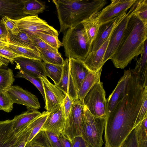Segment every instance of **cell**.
Instances as JSON below:
<instances>
[{
	"instance_id": "7",
	"label": "cell",
	"mask_w": 147,
	"mask_h": 147,
	"mask_svg": "<svg viewBox=\"0 0 147 147\" xmlns=\"http://www.w3.org/2000/svg\"><path fill=\"white\" fill-rule=\"evenodd\" d=\"M84 117V105L79 100L74 102L72 110L66 119L64 134L71 142L75 137L81 136Z\"/></svg>"
},
{
	"instance_id": "30",
	"label": "cell",
	"mask_w": 147,
	"mask_h": 147,
	"mask_svg": "<svg viewBox=\"0 0 147 147\" xmlns=\"http://www.w3.org/2000/svg\"><path fill=\"white\" fill-rule=\"evenodd\" d=\"M46 76L51 78L55 85L59 82L62 75L63 66L44 62Z\"/></svg>"
},
{
	"instance_id": "40",
	"label": "cell",
	"mask_w": 147,
	"mask_h": 147,
	"mask_svg": "<svg viewBox=\"0 0 147 147\" xmlns=\"http://www.w3.org/2000/svg\"><path fill=\"white\" fill-rule=\"evenodd\" d=\"M15 20L7 16H5L2 19L9 32L13 35H16L20 32V30Z\"/></svg>"
},
{
	"instance_id": "4",
	"label": "cell",
	"mask_w": 147,
	"mask_h": 147,
	"mask_svg": "<svg viewBox=\"0 0 147 147\" xmlns=\"http://www.w3.org/2000/svg\"><path fill=\"white\" fill-rule=\"evenodd\" d=\"M62 43L65 55L68 59L84 61L90 52L91 44L82 23L66 30Z\"/></svg>"
},
{
	"instance_id": "10",
	"label": "cell",
	"mask_w": 147,
	"mask_h": 147,
	"mask_svg": "<svg viewBox=\"0 0 147 147\" xmlns=\"http://www.w3.org/2000/svg\"><path fill=\"white\" fill-rule=\"evenodd\" d=\"M45 97L46 112L50 113L63 104L65 95L55 85L50 82L46 76H41Z\"/></svg>"
},
{
	"instance_id": "21",
	"label": "cell",
	"mask_w": 147,
	"mask_h": 147,
	"mask_svg": "<svg viewBox=\"0 0 147 147\" xmlns=\"http://www.w3.org/2000/svg\"><path fill=\"white\" fill-rule=\"evenodd\" d=\"M19 129L13 130L12 120L0 121V147H13Z\"/></svg>"
},
{
	"instance_id": "25",
	"label": "cell",
	"mask_w": 147,
	"mask_h": 147,
	"mask_svg": "<svg viewBox=\"0 0 147 147\" xmlns=\"http://www.w3.org/2000/svg\"><path fill=\"white\" fill-rule=\"evenodd\" d=\"M9 33V42L16 45L32 49L39 52L26 32L20 31L16 35H13L10 32Z\"/></svg>"
},
{
	"instance_id": "42",
	"label": "cell",
	"mask_w": 147,
	"mask_h": 147,
	"mask_svg": "<svg viewBox=\"0 0 147 147\" xmlns=\"http://www.w3.org/2000/svg\"><path fill=\"white\" fill-rule=\"evenodd\" d=\"M119 147H138L136 128L132 131Z\"/></svg>"
},
{
	"instance_id": "9",
	"label": "cell",
	"mask_w": 147,
	"mask_h": 147,
	"mask_svg": "<svg viewBox=\"0 0 147 147\" xmlns=\"http://www.w3.org/2000/svg\"><path fill=\"white\" fill-rule=\"evenodd\" d=\"M133 5L124 17L117 24L113 30L105 53L103 61V64L111 59L115 52L123 37L129 19L133 11Z\"/></svg>"
},
{
	"instance_id": "8",
	"label": "cell",
	"mask_w": 147,
	"mask_h": 147,
	"mask_svg": "<svg viewBox=\"0 0 147 147\" xmlns=\"http://www.w3.org/2000/svg\"><path fill=\"white\" fill-rule=\"evenodd\" d=\"M15 20L20 31L28 34L40 32L58 37L57 31L37 16H27Z\"/></svg>"
},
{
	"instance_id": "28",
	"label": "cell",
	"mask_w": 147,
	"mask_h": 147,
	"mask_svg": "<svg viewBox=\"0 0 147 147\" xmlns=\"http://www.w3.org/2000/svg\"><path fill=\"white\" fill-rule=\"evenodd\" d=\"M36 118L29 124L19 128L13 147H24L36 121Z\"/></svg>"
},
{
	"instance_id": "12",
	"label": "cell",
	"mask_w": 147,
	"mask_h": 147,
	"mask_svg": "<svg viewBox=\"0 0 147 147\" xmlns=\"http://www.w3.org/2000/svg\"><path fill=\"white\" fill-rule=\"evenodd\" d=\"M6 91L13 103L37 110L40 108L38 98L34 95L18 86H12Z\"/></svg>"
},
{
	"instance_id": "20",
	"label": "cell",
	"mask_w": 147,
	"mask_h": 147,
	"mask_svg": "<svg viewBox=\"0 0 147 147\" xmlns=\"http://www.w3.org/2000/svg\"><path fill=\"white\" fill-rule=\"evenodd\" d=\"M69 60V73L78 92L80 85L90 71L83 61L73 58Z\"/></svg>"
},
{
	"instance_id": "45",
	"label": "cell",
	"mask_w": 147,
	"mask_h": 147,
	"mask_svg": "<svg viewBox=\"0 0 147 147\" xmlns=\"http://www.w3.org/2000/svg\"><path fill=\"white\" fill-rule=\"evenodd\" d=\"M147 96H146L143 102L140 109L136 118L133 129L138 125L144 119L147 117Z\"/></svg>"
},
{
	"instance_id": "38",
	"label": "cell",
	"mask_w": 147,
	"mask_h": 147,
	"mask_svg": "<svg viewBox=\"0 0 147 147\" xmlns=\"http://www.w3.org/2000/svg\"><path fill=\"white\" fill-rule=\"evenodd\" d=\"M28 142L33 147H51L44 131L41 130Z\"/></svg>"
},
{
	"instance_id": "11",
	"label": "cell",
	"mask_w": 147,
	"mask_h": 147,
	"mask_svg": "<svg viewBox=\"0 0 147 147\" xmlns=\"http://www.w3.org/2000/svg\"><path fill=\"white\" fill-rule=\"evenodd\" d=\"M136 0H112L95 15L100 24L106 22L127 11Z\"/></svg>"
},
{
	"instance_id": "2",
	"label": "cell",
	"mask_w": 147,
	"mask_h": 147,
	"mask_svg": "<svg viewBox=\"0 0 147 147\" xmlns=\"http://www.w3.org/2000/svg\"><path fill=\"white\" fill-rule=\"evenodd\" d=\"M133 11L121 42L111 59L117 68H124L134 58L140 54L147 39V25L133 13Z\"/></svg>"
},
{
	"instance_id": "43",
	"label": "cell",
	"mask_w": 147,
	"mask_h": 147,
	"mask_svg": "<svg viewBox=\"0 0 147 147\" xmlns=\"http://www.w3.org/2000/svg\"><path fill=\"white\" fill-rule=\"evenodd\" d=\"M28 35L39 51L41 50L58 51L50 46L38 37L34 35Z\"/></svg>"
},
{
	"instance_id": "27",
	"label": "cell",
	"mask_w": 147,
	"mask_h": 147,
	"mask_svg": "<svg viewBox=\"0 0 147 147\" xmlns=\"http://www.w3.org/2000/svg\"><path fill=\"white\" fill-rule=\"evenodd\" d=\"M82 24L89 40L92 44L97 34L100 24L95 15L85 20Z\"/></svg>"
},
{
	"instance_id": "44",
	"label": "cell",
	"mask_w": 147,
	"mask_h": 147,
	"mask_svg": "<svg viewBox=\"0 0 147 147\" xmlns=\"http://www.w3.org/2000/svg\"><path fill=\"white\" fill-rule=\"evenodd\" d=\"M44 131L51 147H62L59 137L52 132Z\"/></svg>"
},
{
	"instance_id": "14",
	"label": "cell",
	"mask_w": 147,
	"mask_h": 147,
	"mask_svg": "<svg viewBox=\"0 0 147 147\" xmlns=\"http://www.w3.org/2000/svg\"><path fill=\"white\" fill-rule=\"evenodd\" d=\"M127 11L106 22L100 24L96 36L91 44L90 52L96 51L108 38L117 24L124 17Z\"/></svg>"
},
{
	"instance_id": "33",
	"label": "cell",
	"mask_w": 147,
	"mask_h": 147,
	"mask_svg": "<svg viewBox=\"0 0 147 147\" xmlns=\"http://www.w3.org/2000/svg\"><path fill=\"white\" fill-rule=\"evenodd\" d=\"M133 5V13L144 24L147 25V0H136Z\"/></svg>"
},
{
	"instance_id": "52",
	"label": "cell",
	"mask_w": 147,
	"mask_h": 147,
	"mask_svg": "<svg viewBox=\"0 0 147 147\" xmlns=\"http://www.w3.org/2000/svg\"><path fill=\"white\" fill-rule=\"evenodd\" d=\"M3 63L1 60H0V67L2 66Z\"/></svg>"
},
{
	"instance_id": "31",
	"label": "cell",
	"mask_w": 147,
	"mask_h": 147,
	"mask_svg": "<svg viewBox=\"0 0 147 147\" xmlns=\"http://www.w3.org/2000/svg\"><path fill=\"white\" fill-rule=\"evenodd\" d=\"M8 47L23 57L42 60L40 53L35 50L18 46L10 42L8 43Z\"/></svg>"
},
{
	"instance_id": "16",
	"label": "cell",
	"mask_w": 147,
	"mask_h": 147,
	"mask_svg": "<svg viewBox=\"0 0 147 147\" xmlns=\"http://www.w3.org/2000/svg\"><path fill=\"white\" fill-rule=\"evenodd\" d=\"M69 59L67 58L63 65L61 78L59 83L55 85L65 95L68 94L74 102L78 100V92L69 73Z\"/></svg>"
},
{
	"instance_id": "32",
	"label": "cell",
	"mask_w": 147,
	"mask_h": 147,
	"mask_svg": "<svg viewBox=\"0 0 147 147\" xmlns=\"http://www.w3.org/2000/svg\"><path fill=\"white\" fill-rule=\"evenodd\" d=\"M14 80L12 70L0 67V90H6L12 86Z\"/></svg>"
},
{
	"instance_id": "18",
	"label": "cell",
	"mask_w": 147,
	"mask_h": 147,
	"mask_svg": "<svg viewBox=\"0 0 147 147\" xmlns=\"http://www.w3.org/2000/svg\"><path fill=\"white\" fill-rule=\"evenodd\" d=\"M113 30L100 47L96 51L90 52L83 61L85 65L90 71L96 72L102 68L104 65L103 63L104 56Z\"/></svg>"
},
{
	"instance_id": "48",
	"label": "cell",
	"mask_w": 147,
	"mask_h": 147,
	"mask_svg": "<svg viewBox=\"0 0 147 147\" xmlns=\"http://www.w3.org/2000/svg\"><path fill=\"white\" fill-rule=\"evenodd\" d=\"M72 147H92L81 136L75 137L71 142Z\"/></svg>"
},
{
	"instance_id": "41",
	"label": "cell",
	"mask_w": 147,
	"mask_h": 147,
	"mask_svg": "<svg viewBox=\"0 0 147 147\" xmlns=\"http://www.w3.org/2000/svg\"><path fill=\"white\" fill-rule=\"evenodd\" d=\"M0 57L7 59L12 64L13 63L15 59L22 57L7 47H0Z\"/></svg>"
},
{
	"instance_id": "23",
	"label": "cell",
	"mask_w": 147,
	"mask_h": 147,
	"mask_svg": "<svg viewBox=\"0 0 147 147\" xmlns=\"http://www.w3.org/2000/svg\"><path fill=\"white\" fill-rule=\"evenodd\" d=\"M102 70L101 68L95 72L90 71L79 87L78 97L82 105H84L83 101L87 94L96 83L100 81Z\"/></svg>"
},
{
	"instance_id": "29",
	"label": "cell",
	"mask_w": 147,
	"mask_h": 147,
	"mask_svg": "<svg viewBox=\"0 0 147 147\" xmlns=\"http://www.w3.org/2000/svg\"><path fill=\"white\" fill-rule=\"evenodd\" d=\"M39 52L42 60L44 62L63 66L64 60L58 51L41 50Z\"/></svg>"
},
{
	"instance_id": "19",
	"label": "cell",
	"mask_w": 147,
	"mask_h": 147,
	"mask_svg": "<svg viewBox=\"0 0 147 147\" xmlns=\"http://www.w3.org/2000/svg\"><path fill=\"white\" fill-rule=\"evenodd\" d=\"M131 69L124 71L123 76L119 80L114 90L107 101V115L109 114L117 102L121 98L125 91Z\"/></svg>"
},
{
	"instance_id": "22",
	"label": "cell",
	"mask_w": 147,
	"mask_h": 147,
	"mask_svg": "<svg viewBox=\"0 0 147 147\" xmlns=\"http://www.w3.org/2000/svg\"><path fill=\"white\" fill-rule=\"evenodd\" d=\"M140 58L137 61L135 68L132 69L139 84L147 86V39L145 41Z\"/></svg>"
},
{
	"instance_id": "51",
	"label": "cell",
	"mask_w": 147,
	"mask_h": 147,
	"mask_svg": "<svg viewBox=\"0 0 147 147\" xmlns=\"http://www.w3.org/2000/svg\"><path fill=\"white\" fill-rule=\"evenodd\" d=\"M24 147H33L29 143L27 142L26 144Z\"/></svg>"
},
{
	"instance_id": "37",
	"label": "cell",
	"mask_w": 147,
	"mask_h": 147,
	"mask_svg": "<svg viewBox=\"0 0 147 147\" xmlns=\"http://www.w3.org/2000/svg\"><path fill=\"white\" fill-rule=\"evenodd\" d=\"M49 114V113L44 111L36 118L35 123L32 129L27 142L30 141L40 131Z\"/></svg>"
},
{
	"instance_id": "3",
	"label": "cell",
	"mask_w": 147,
	"mask_h": 147,
	"mask_svg": "<svg viewBox=\"0 0 147 147\" xmlns=\"http://www.w3.org/2000/svg\"><path fill=\"white\" fill-rule=\"evenodd\" d=\"M59 20V33L76 26L99 12L106 0H54Z\"/></svg>"
},
{
	"instance_id": "47",
	"label": "cell",
	"mask_w": 147,
	"mask_h": 147,
	"mask_svg": "<svg viewBox=\"0 0 147 147\" xmlns=\"http://www.w3.org/2000/svg\"><path fill=\"white\" fill-rule=\"evenodd\" d=\"M9 32L2 21H0V40L9 42Z\"/></svg>"
},
{
	"instance_id": "46",
	"label": "cell",
	"mask_w": 147,
	"mask_h": 147,
	"mask_svg": "<svg viewBox=\"0 0 147 147\" xmlns=\"http://www.w3.org/2000/svg\"><path fill=\"white\" fill-rule=\"evenodd\" d=\"M74 102L68 94L65 95L63 105L66 119L68 117L72 110Z\"/></svg>"
},
{
	"instance_id": "39",
	"label": "cell",
	"mask_w": 147,
	"mask_h": 147,
	"mask_svg": "<svg viewBox=\"0 0 147 147\" xmlns=\"http://www.w3.org/2000/svg\"><path fill=\"white\" fill-rule=\"evenodd\" d=\"M136 129L138 147H147V130L144 128L141 122Z\"/></svg>"
},
{
	"instance_id": "53",
	"label": "cell",
	"mask_w": 147,
	"mask_h": 147,
	"mask_svg": "<svg viewBox=\"0 0 147 147\" xmlns=\"http://www.w3.org/2000/svg\"></svg>"
},
{
	"instance_id": "17",
	"label": "cell",
	"mask_w": 147,
	"mask_h": 147,
	"mask_svg": "<svg viewBox=\"0 0 147 147\" xmlns=\"http://www.w3.org/2000/svg\"><path fill=\"white\" fill-rule=\"evenodd\" d=\"M26 0H0V21L5 16L17 20L27 16L22 13Z\"/></svg>"
},
{
	"instance_id": "13",
	"label": "cell",
	"mask_w": 147,
	"mask_h": 147,
	"mask_svg": "<svg viewBox=\"0 0 147 147\" xmlns=\"http://www.w3.org/2000/svg\"><path fill=\"white\" fill-rule=\"evenodd\" d=\"M65 121L63 104L49 113L40 130L52 132L59 137L64 136Z\"/></svg>"
},
{
	"instance_id": "1",
	"label": "cell",
	"mask_w": 147,
	"mask_h": 147,
	"mask_svg": "<svg viewBox=\"0 0 147 147\" xmlns=\"http://www.w3.org/2000/svg\"><path fill=\"white\" fill-rule=\"evenodd\" d=\"M144 89L128 83L122 98L106 118L105 147H119L134 129L138 113L147 96Z\"/></svg>"
},
{
	"instance_id": "50",
	"label": "cell",
	"mask_w": 147,
	"mask_h": 147,
	"mask_svg": "<svg viewBox=\"0 0 147 147\" xmlns=\"http://www.w3.org/2000/svg\"><path fill=\"white\" fill-rule=\"evenodd\" d=\"M9 42L0 40V47H8Z\"/></svg>"
},
{
	"instance_id": "26",
	"label": "cell",
	"mask_w": 147,
	"mask_h": 147,
	"mask_svg": "<svg viewBox=\"0 0 147 147\" xmlns=\"http://www.w3.org/2000/svg\"><path fill=\"white\" fill-rule=\"evenodd\" d=\"M45 5L36 0H26L23 7V14L26 16H37L43 12Z\"/></svg>"
},
{
	"instance_id": "34",
	"label": "cell",
	"mask_w": 147,
	"mask_h": 147,
	"mask_svg": "<svg viewBox=\"0 0 147 147\" xmlns=\"http://www.w3.org/2000/svg\"><path fill=\"white\" fill-rule=\"evenodd\" d=\"M14 77L24 78L33 84L38 90L42 94L45 101V97L41 79L40 77H36L27 74L20 70L18 72Z\"/></svg>"
},
{
	"instance_id": "24",
	"label": "cell",
	"mask_w": 147,
	"mask_h": 147,
	"mask_svg": "<svg viewBox=\"0 0 147 147\" xmlns=\"http://www.w3.org/2000/svg\"><path fill=\"white\" fill-rule=\"evenodd\" d=\"M41 114L37 110L29 109L19 115L15 116L12 121V127L14 131L27 125L39 116Z\"/></svg>"
},
{
	"instance_id": "5",
	"label": "cell",
	"mask_w": 147,
	"mask_h": 147,
	"mask_svg": "<svg viewBox=\"0 0 147 147\" xmlns=\"http://www.w3.org/2000/svg\"><path fill=\"white\" fill-rule=\"evenodd\" d=\"M84 117L81 136L92 147H102L106 118L95 117L84 105Z\"/></svg>"
},
{
	"instance_id": "49",
	"label": "cell",
	"mask_w": 147,
	"mask_h": 147,
	"mask_svg": "<svg viewBox=\"0 0 147 147\" xmlns=\"http://www.w3.org/2000/svg\"><path fill=\"white\" fill-rule=\"evenodd\" d=\"M62 147H72L71 141L64 136L60 137Z\"/></svg>"
},
{
	"instance_id": "6",
	"label": "cell",
	"mask_w": 147,
	"mask_h": 147,
	"mask_svg": "<svg viewBox=\"0 0 147 147\" xmlns=\"http://www.w3.org/2000/svg\"><path fill=\"white\" fill-rule=\"evenodd\" d=\"M83 103L94 116L106 118L107 101L101 82H97L92 86L85 97Z\"/></svg>"
},
{
	"instance_id": "15",
	"label": "cell",
	"mask_w": 147,
	"mask_h": 147,
	"mask_svg": "<svg viewBox=\"0 0 147 147\" xmlns=\"http://www.w3.org/2000/svg\"><path fill=\"white\" fill-rule=\"evenodd\" d=\"M14 61L15 69L35 77L46 76L44 62L41 60L21 57L15 59Z\"/></svg>"
},
{
	"instance_id": "36",
	"label": "cell",
	"mask_w": 147,
	"mask_h": 147,
	"mask_svg": "<svg viewBox=\"0 0 147 147\" xmlns=\"http://www.w3.org/2000/svg\"><path fill=\"white\" fill-rule=\"evenodd\" d=\"M13 104L6 90H0V110L10 112L13 108Z\"/></svg>"
},
{
	"instance_id": "35",
	"label": "cell",
	"mask_w": 147,
	"mask_h": 147,
	"mask_svg": "<svg viewBox=\"0 0 147 147\" xmlns=\"http://www.w3.org/2000/svg\"><path fill=\"white\" fill-rule=\"evenodd\" d=\"M34 35L38 37L50 46L57 51L62 45V42L59 40L58 37L55 36L40 32L37 33Z\"/></svg>"
}]
</instances>
